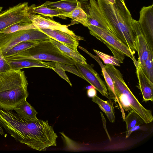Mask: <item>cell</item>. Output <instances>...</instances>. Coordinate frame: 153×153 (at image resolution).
Returning <instances> with one entry per match:
<instances>
[{
    "label": "cell",
    "mask_w": 153,
    "mask_h": 153,
    "mask_svg": "<svg viewBox=\"0 0 153 153\" xmlns=\"http://www.w3.org/2000/svg\"><path fill=\"white\" fill-rule=\"evenodd\" d=\"M97 0L101 11L115 36L128 47L134 55L137 51V34L132 24L133 19L124 0H115L114 4L105 0Z\"/></svg>",
    "instance_id": "cell-1"
},
{
    "label": "cell",
    "mask_w": 153,
    "mask_h": 153,
    "mask_svg": "<svg viewBox=\"0 0 153 153\" xmlns=\"http://www.w3.org/2000/svg\"><path fill=\"white\" fill-rule=\"evenodd\" d=\"M104 66L112 79L117 97L122 108L127 111L134 110L145 123L152 122V111L145 108L140 102L125 83L120 71L112 65L106 64Z\"/></svg>",
    "instance_id": "cell-2"
},
{
    "label": "cell",
    "mask_w": 153,
    "mask_h": 153,
    "mask_svg": "<svg viewBox=\"0 0 153 153\" xmlns=\"http://www.w3.org/2000/svg\"><path fill=\"white\" fill-rule=\"evenodd\" d=\"M5 58L7 61L34 59L73 66L76 62L63 53L49 39L39 42L35 45L23 51Z\"/></svg>",
    "instance_id": "cell-3"
},
{
    "label": "cell",
    "mask_w": 153,
    "mask_h": 153,
    "mask_svg": "<svg viewBox=\"0 0 153 153\" xmlns=\"http://www.w3.org/2000/svg\"><path fill=\"white\" fill-rule=\"evenodd\" d=\"M87 27L90 33L105 44L120 64L123 63L125 56L130 58L133 61L135 59L128 47L111 32L92 25Z\"/></svg>",
    "instance_id": "cell-4"
},
{
    "label": "cell",
    "mask_w": 153,
    "mask_h": 153,
    "mask_svg": "<svg viewBox=\"0 0 153 153\" xmlns=\"http://www.w3.org/2000/svg\"><path fill=\"white\" fill-rule=\"evenodd\" d=\"M39 29H33L4 34L0 33V50L4 56L12 47L23 42H39L49 39Z\"/></svg>",
    "instance_id": "cell-5"
},
{
    "label": "cell",
    "mask_w": 153,
    "mask_h": 153,
    "mask_svg": "<svg viewBox=\"0 0 153 153\" xmlns=\"http://www.w3.org/2000/svg\"><path fill=\"white\" fill-rule=\"evenodd\" d=\"M28 7V2L20 3L0 13V32L15 23L32 22L29 17Z\"/></svg>",
    "instance_id": "cell-6"
},
{
    "label": "cell",
    "mask_w": 153,
    "mask_h": 153,
    "mask_svg": "<svg viewBox=\"0 0 153 153\" xmlns=\"http://www.w3.org/2000/svg\"><path fill=\"white\" fill-rule=\"evenodd\" d=\"M27 87L20 86L0 92V107L13 110L28 97Z\"/></svg>",
    "instance_id": "cell-7"
},
{
    "label": "cell",
    "mask_w": 153,
    "mask_h": 153,
    "mask_svg": "<svg viewBox=\"0 0 153 153\" xmlns=\"http://www.w3.org/2000/svg\"><path fill=\"white\" fill-rule=\"evenodd\" d=\"M74 65L83 77L103 96L109 99L107 88L104 82L92 67L87 64H83L76 62Z\"/></svg>",
    "instance_id": "cell-8"
},
{
    "label": "cell",
    "mask_w": 153,
    "mask_h": 153,
    "mask_svg": "<svg viewBox=\"0 0 153 153\" xmlns=\"http://www.w3.org/2000/svg\"><path fill=\"white\" fill-rule=\"evenodd\" d=\"M28 85L24 72L11 69L0 74V92Z\"/></svg>",
    "instance_id": "cell-9"
},
{
    "label": "cell",
    "mask_w": 153,
    "mask_h": 153,
    "mask_svg": "<svg viewBox=\"0 0 153 153\" xmlns=\"http://www.w3.org/2000/svg\"><path fill=\"white\" fill-rule=\"evenodd\" d=\"M142 34L153 50V4L144 6L140 12L138 21Z\"/></svg>",
    "instance_id": "cell-10"
},
{
    "label": "cell",
    "mask_w": 153,
    "mask_h": 153,
    "mask_svg": "<svg viewBox=\"0 0 153 153\" xmlns=\"http://www.w3.org/2000/svg\"><path fill=\"white\" fill-rule=\"evenodd\" d=\"M87 23L88 27L95 26L108 31L115 36L114 31L101 11L95 0H89L88 7Z\"/></svg>",
    "instance_id": "cell-11"
},
{
    "label": "cell",
    "mask_w": 153,
    "mask_h": 153,
    "mask_svg": "<svg viewBox=\"0 0 153 153\" xmlns=\"http://www.w3.org/2000/svg\"><path fill=\"white\" fill-rule=\"evenodd\" d=\"M29 17L32 23L37 29L59 30L67 33L81 40H85L83 37L76 35L73 31L69 30L67 26L61 25L48 17L39 14L30 13Z\"/></svg>",
    "instance_id": "cell-12"
},
{
    "label": "cell",
    "mask_w": 153,
    "mask_h": 153,
    "mask_svg": "<svg viewBox=\"0 0 153 153\" xmlns=\"http://www.w3.org/2000/svg\"><path fill=\"white\" fill-rule=\"evenodd\" d=\"M53 39L65 45L75 51H77L79 40L78 38L65 32L60 30L47 29H39Z\"/></svg>",
    "instance_id": "cell-13"
},
{
    "label": "cell",
    "mask_w": 153,
    "mask_h": 153,
    "mask_svg": "<svg viewBox=\"0 0 153 153\" xmlns=\"http://www.w3.org/2000/svg\"><path fill=\"white\" fill-rule=\"evenodd\" d=\"M139 82V88L142 93L143 101L153 100V82L146 77L137 61L134 63Z\"/></svg>",
    "instance_id": "cell-14"
},
{
    "label": "cell",
    "mask_w": 153,
    "mask_h": 153,
    "mask_svg": "<svg viewBox=\"0 0 153 153\" xmlns=\"http://www.w3.org/2000/svg\"><path fill=\"white\" fill-rule=\"evenodd\" d=\"M11 69L17 70L32 67H42L51 69L55 62H45L34 59H19L7 61Z\"/></svg>",
    "instance_id": "cell-15"
},
{
    "label": "cell",
    "mask_w": 153,
    "mask_h": 153,
    "mask_svg": "<svg viewBox=\"0 0 153 153\" xmlns=\"http://www.w3.org/2000/svg\"><path fill=\"white\" fill-rule=\"evenodd\" d=\"M137 51L138 54V64L140 66L143 65L150 53H153L141 32H138L137 36Z\"/></svg>",
    "instance_id": "cell-16"
},
{
    "label": "cell",
    "mask_w": 153,
    "mask_h": 153,
    "mask_svg": "<svg viewBox=\"0 0 153 153\" xmlns=\"http://www.w3.org/2000/svg\"><path fill=\"white\" fill-rule=\"evenodd\" d=\"M79 1V0H59L54 2L47 1L42 4L48 7L59 10L65 15L76 7Z\"/></svg>",
    "instance_id": "cell-17"
},
{
    "label": "cell",
    "mask_w": 153,
    "mask_h": 153,
    "mask_svg": "<svg viewBox=\"0 0 153 153\" xmlns=\"http://www.w3.org/2000/svg\"><path fill=\"white\" fill-rule=\"evenodd\" d=\"M100 65L102 69V72L108 87V91L109 96V100H113L118 104L120 110L122 114L123 119L126 117L124 110L120 105L119 101L117 97L115 90L112 78L105 69L104 65L100 59L97 61Z\"/></svg>",
    "instance_id": "cell-18"
},
{
    "label": "cell",
    "mask_w": 153,
    "mask_h": 153,
    "mask_svg": "<svg viewBox=\"0 0 153 153\" xmlns=\"http://www.w3.org/2000/svg\"><path fill=\"white\" fill-rule=\"evenodd\" d=\"M92 101L98 105L100 108L105 114L110 122L112 123L114 122V109L113 103L110 100H104L97 95L92 98Z\"/></svg>",
    "instance_id": "cell-19"
},
{
    "label": "cell",
    "mask_w": 153,
    "mask_h": 153,
    "mask_svg": "<svg viewBox=\"0 0 153 153\" xmlns=\"http://www.w3.org/2000/svg\"><path fill=\"white\" fill-rule=\"evenodd\" d=\"M28 12L30 14L37 13L48 17H57L62 18L65 14L59 10L48 7L42 4L36 6L33 4L28 7Z\"/></svg>",
    "instance_id": "cell-20"
},
{
    "label": "cell",
    "mask_w": 153,
    "mask_h": 153,
    "mask_svg": "<svg viewBox=\"0 0 153 153\" xmlns=\"http://www.w3.org/2000/svg\"><path fill=\"white\" fill-rule=\"evenodd\" d=\"M49 39L63 53L76 62L83 64H87L86 59L78 52V51H74L53 39L50 38Z\"/></svg>",
    "instance_id": "cell-21"
},
{
    "label": "cell",
    "mask_w": 153,
    "mask_h": 153,
    "mask_svg": "<svg viewBox=\"0 0 153 153\" xmlns=\"http://www.w3.org/2000/svg\"><path fill=\"white\" fill-rule=\"evenodd\" d=\"M16 113L25 119L34 120L38 118L36 115L38 114L34 108L25 99L14 110Z\"/></svg>",
    "instance_id": "cell-22"
},
{
    "label": "cell",
    "mask_w": 153,
    "mask_h": 153,
    "mask_svg": "<svg viewBox=\"0 0 153 153\" xmlns=\"http://www.w3.org/2000/svg\"><path fill=\"white\" fill-rule=\"evenodd\" d=\"M62 18H70L76 22L80 23L88 27L87 15L82 7L81 3L78 2L76 7L68 13L63 16Z\"/></svg>",
    "instance_id": "cell-23"
},
{
    "label": "cell",
    "mask_w": 153,
    "mask_h": 153,
    "mask_svg": "<svg viewBox=\"0 0 153 153\" xmlns=\"http://www.w3.org/2000/svg\"><path fill=\"white\" fill-rule=\"evenodd\" d=\"M123 120L126 123V131L136 126L145 123L140 116L132 110L130 111Z\"/></svg>",
    "instance_id": "cell-24"
},
{
    "label": "cell",
    "mask_w": 153,
    "mask_h": 153,
    "mask_svg": "<svg viewBox=\"0 0 153 153\" xmlns=\"http://www.w3.org/2000/svg\"><path fill=\"white\" fill-rule=\"evenodd\" d=\"M39 42L26 41L20 42L11 48L4 56L6 58L13 56L31 47Z\"/></svg>",
    "instance_id": "cell-25"
},
{
    "label": "cell",
    "mask_w": 153,
    "mask_h": 153,
    "mask_svg": "<svg viewBox=\"0 0 153 153\" xmlns=\"http://www.w3.org/2000/svg\"><path fill=\"white\" fill-rule=\"evenodd\" d=\"M36 28L32 22L18 23L11 25L1 31L0 33L9 34L18 31Z\"/></svg>",
    "instance_id": "cell-26"
},
{
    "label": "cell",
    "mask_w": 153,
    "mask_h": 153,
    "mask_svg": "<svg viewBox=\"0 0 153 153\" xmlns=\"http://www.w3.org/2000/svg\"><path fill=\"white\" fill-rule=\"evenodd\" d=\"M153 53L149 55L144 64L140 67L147 78L153 82Z\"/></svg>",
    "instance_id": "cell-27"
},
{
    "label": "cell",
    "mask_w": 153,
    "mask_h": 153,
    "mask_svg": "<svg viewBox=\"0 0 153 153\" xmlns=\"http://www.w3.org/2000/svg\"><path fill=\"white\" fill-rule=\"evenodd\" d=\"M93 51L102 60L104 64L117 66H120V63L119 61L114 56H110L95 49H93Z\"/></svg>",
    "instance_id": "cell-28"
},
{
    "label": "cell",
    "mask_w": 153,
    "mask_h": 153,
    "mask_svg": "<svg viewBox=\"0 0 153 153\" xmlns=\"http://www.w3.org/2000/svg\"><path fill=\"white\" fill-rule=\"evenodd\" d=\"M51 69L57 73L62 78L67 81L71 86H72V84L65 74V70L61 66L59 63L55 62L54 66Z\"/></svg>",
    "instance_id": "cell-29"
},
{
    "label": "cell",
    "mask_w": 153,
    "mask_h": 153,
    "mask_svg": "<svg viewBox=\"0 0 153 153\" xmlns=\"http://www.w3.org/2000/svg\"><path fill=\"white\" fill-rule=\"evenodd\" d=\"M11 69L9 63L6 60L2 52L0 50V74L6 72Z\"/></svg>",
    "instance_id": "cell-30"
},
{
    "label": "cell",
    "mask_w": 153,
    "mask_h": 153,
    "mask_svg": "<svg viewBox=\"0 0 153 153\" xmlns=\"http://www.w3.org/2000/svg\"><path fill=\"white\" fill-rule=\"evenodd\" d=\"M59 64L65 71L73 73L83 79L82 76L73 65H68L60 63Z\"/></svg>",
    "instance_id": "cell-31"
},
{
    "label": "cell",
    "mask_w": 153,
    "mask_h": 153,
    "mask_svg": "<svg viewBox=\"0 0 153 153\" xmlns=\"http://www.w3.org/2000/svg\"><path fill=\"white\" fill-rule=\"evenodd\" d=\"M138 130H146V128L143 126H140V125L136 126L126 131V138L128 137L133 132Z\"/></svg>",
    "instance_id": "cell-32"
},
{
    "label": "cell",
    "mask_w": 153,
    "mask_h": 153,
    "mask_svg": "<svg viewBox=\"0 0 153 153\" xmlns=\"http://www.w3.org/2000/svg\"><path fill=\"white\" fill-rule=\"evenodd\" d=\"M87 93L88 96L90 98H92L97 95L96 90L94 87L88 89Z\"/></svg>",
    "instance_id": "cell-33"
},
{
    "label": "cell",
    "mask_w": 153,
    "mask_h": 153,
    "mask_svg": "<svg viewBox=\"0 0 153 153\" xmlns=\"http://www.w3.org/2000/svg\"><path fill=\"white\" fill-rule=\"evenodd\" d=\"M106 1L111 4H114L115 2V0H105Z\"/></svg>",
    "instance_id": "cell-34"
},
{
    "label": "cell",
    "mask_w": 153,
    "mask_h": 153,
    "mask_svg": "<svg viewBox=\"0 0 153 153\" xmlns=\"http://www.w3.org/2000/svg\"><path fill=\"white\" fill-rule=\"evenodd\" d=\"M0 134L3 135L4 134V131L2 129V127L0 124Z\"/></svg>",
    "instance_id": "cell-35"
},
{
    "label": "cell",
    "mask_w": 153,
    "mask_h": 153,
    "mask_svg": "<svg viewBox=\"0 0 153 153\" xmlns=\"http://www.w3.org/2000/svg\"><path fill=\"white\" fill-rule=\"evenodd\" d=\"M2 9H3V7H2L0 6V12H1V11Z\"/></svg>",
    "instance_id": "cell-36"
}]
</instances>
